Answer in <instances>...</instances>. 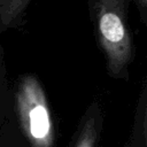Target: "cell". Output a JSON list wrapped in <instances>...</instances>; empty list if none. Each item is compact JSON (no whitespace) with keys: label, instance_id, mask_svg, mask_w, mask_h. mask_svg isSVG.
<instances>
[{"label":"cell","instance_id":"obj_1","mask_svg":"<svg viewBox=\"0 0 147 147\" xmlns=\"http://www.w3.org/2000/svg\"><path fill=\"white\" fill-rule=\"evenodd\" d=\"M95 14L99 41L107 56L108 71L113 76H119L133 54L124 0H98Z\"/></svg>","mask_w":147,"mask_h":147},{"label":"cell","instance_id":"obj_2","mask_svg":"<svg viewBox=\"0 0 147 147\" xmlns=\"http://www.w3.org/2000/svg\"><path fill=\"white\" fill-rule=\"evenodd\" d=\"M21 127L32 147H53L54 124L46 95L38 79L25 76L16 92Z\"/></svg>","mask_w":147,"mask_h":147},{"label":"cell","instance_id":"obj_3","mask_svg":"<svg viewBox=\"0 0 147 147\" xmlns=\"http://www.w3.org/2000/svg\"><path fill=\"white\" fill-rule=\"evenodd\" d=\"M98 139L96 116L91 115L85 121L74 147H95Z\"/></svg>","mask_w":147,"mask_h":147},{"label":"cell","instance_id":"obj_4","mask_svg":"<svg viewBox=\"0 0 147 147\" xmlns=\"http://www.w3.org/2000/svg\"><path fill=\"white\" fill-rule=\"evenodd\" d=\"M29 0H8L2 10H1V20L5 24H9L13 18L17 16V14L25 7Z\"/></svg>","mask_w":147,"mask_h":147},{"label":"cell","instance_id":"obj_5","mask_svg":"<svg viewBox=\"0 0 147 147\" xmlns=\"http://www.w3.org/2000/svg\"><path fill=\"white\" fill-rule=\"evenodd\" d=\"M139 2L141 5V7H146V5H147V0H139Z\"/></svg>","mask_w":147,"mask_h":147}]
</instances>
